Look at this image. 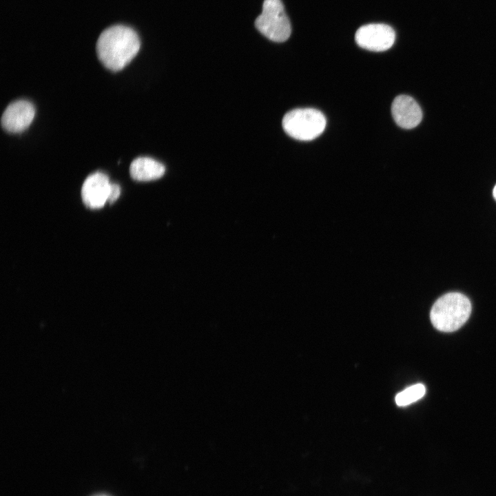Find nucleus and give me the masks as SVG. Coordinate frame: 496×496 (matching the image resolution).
I'll list each match as a JSON object with an SVG mask.
<instances>
[{
  "label": "nucleus",
  "mask_w": 496,
  "mask_h": 496,
  "mask_svg": "<svg viewBox=\"0 0 496 496\" xmlns=\"http://www.w3.org/2000/svg\"><path fill=\"white\" fill-rule=\"evenodd\" d=\"M391 113L395 122L404 129L415 127L421 122L422 112L418 103L407 95H399L391 105Z\"/></svg>",
  "instance_id": "obj_8"
},
{
  "label": "nucleus",
  "mask_w": 496,
  "mask_h": 496,
  "mask_svg": "<svg viewBox=\"0 0 496 496\" xmlns=\"http://www.w3.org/2000/svg\"><path fill=\"white\" fill-rule=\"evenodd\" d=\"M425 393V386L416 384L399 393L395 396V402L400 406H406L421 399Z\"/></svg>",
  "instance_id": "obj_10"
},
{
  "label": "nucleus",
  "mask_w": 496,
  "mask_h": 496,
  "mask_svg": "<svg viewBox=\"0 0 496 496\" xmlns=\"http://www.w3.org/2000/svg\"><path fill=\"white\" fill-rule=\"evenodd\" d=\"M471 313L469 299L458 292H450L439 298L433 304L430 318L433 327L443 332L459 329Z\"/></svg>",
  "instance_id": "obj_2"
},
{
  "label": "nucleus",
  "mask_w": 496,
  "mask_h": 496,
  "mask_svg": "<svg viewBox=\"0 0 496 496\" xmlns=\"http://www.w3.org/2000/svg\"><path fill=\"white\" fill-rule=\"evenodd\" d=\"M121 193L120 187L117 184L111 183L107 202L114 203L119 196Z\"/></svg>",
  "instance_id": "obj_11"
},
{
  "label": "nucleus",
  "mask_w": 496,
  "mask_h": 496,
  "mask_svg": "<svg viewBox=\"0 0 496 496\" xmlns=\"http://www.w3.org/2000/svg\"><path fill=\"white\" fill-rule=\"evenodd\" d=\"M165 172V166L149 157L134 159L130 167L131 177L138 181H149L160 178Z\"/></svg>",
  "instance_id": "obj_9"
},
{
  "label": "nucleus",
  "mask_w": 496,
  "mask_h": 496,
  "mask_svg": "<svg viewBox=\"0 0 496 496\" xmlns=\"http://www.w3.org/2000/svg\"><path fill=\"white\" fill-rule=\"evenodd\" d=\"M35 114L33 104L25 100H19L8 105L3 112L1 123L6 131L19 133L31 124Z\"/></svg>",
  "instance_id": "obj_6"
},
{
  "label": "nucleus",
  "mask_w": 496,
  "mask_h": 496,
  "mask_svg": "<svg viewBox=\"0 0 496 496\" xmlns=\"http://www.w3.org/2000/svg\"><path fill=\"white\" fill-rule=\"evenodd\" d=\"M493 195L494 198H495V200H496V185L495 186V187H494V189H493Z\"/></svg>",
  "instance_id": "obj_12"
},
{
  "label": "nucleus",
  "mask_w": 496,
  "mask_h": 496,
  "mask_svg": "<svg viewBox=\"0 0 496 496\" xmlns=\"http://www.w3.org/2000/svg\"><path fill=\"white\" fill-rule=\"evenodd\" d=\"M395 33L393 29L383 23H371L361 26L356 31L355 40L362 48L382 52L389 49L394 43Z\"/></svg>",
  "instance_id": "obj_5"
},
{
  "label": "nucleus",
  "mask_w": 496,
  "mask_h": 496,
  "mask_svg": "<svg viewBox=\"0 0 496 496\" xmlns=\"http://www.w3.org/2000/svg\"><path fill=\"white\" fill-rule=\"evenodd\" d=\"M141 46L139 37L131 28L115 25L100 34L96 45L102 64L112 71L125 68L136 55Z\"/></svg>",
  "instance_id": "obj_1"
},
{
  "label": "nucleus",
  "mask_w": 496,
  "mask_h": 496,
  "mask_svg": "<svg viewBox=\"0 0 496 496\" xmlns=\"http://www.w3.org/2000/svg\"><path fill=\"white\" fill-rule=\"evenodd\" d=\"M282 127L289 136L303 141L319 136L326 127V118L319 110L298 108L289 111L282 118Z\"/></svg>",
  "instance_id": "obj_3"
},
{
  "label": "nucleus",
  "mask_w": 496,
  "mask_h": 496,
  "mask_svg": "<svg viewBox=\"0 0 496 496\" xmlns=\"http://www.w3.org/2000/svg\"><path fill=\"white\" fill-rule=\"evenodd\" d=\"M255 25L264 36L275 42L285 41L291 32L290 21L280 0H265Z\"/></svg>",
  "instance_id": "obj_4"
},
{
  "label": "nucleus",
  "mask_w": 496,
  "mask_h": 496,
  "mask_svg": "<svg viewBox=\"0 0 496 496\" xmlns=\"http://www.w3.org/2000/svg\"><path fill=\"white\" fill-rule=\"evenodd\" d=\"M110 185L107 176L102 172L88 176L81 189L84 204L92 209L102 207L107 202Z\"/></svg>",
  "instance_id": "obj_7"
}]
</instances>
